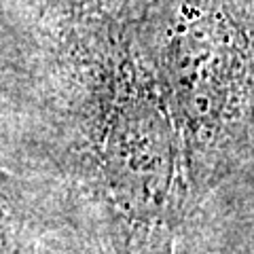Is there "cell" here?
<instances>
[{
  "mask_svg": "<svg viewBox=\"0 0 254 254\" xmlns=\"http://www.w3.org/2000/svg\"><path fill=\"white\" fill-rule=\"evenodd\" d=\"M185 231H193L197 246H210L214 254H254V159L205 197Z\"/></svg>",
  "mask_w": 254,
  "mask_h": 254,
  "instance_id": "obj_3",
  "label": "cell"
},
{
  "mask_svg": "<svg viewBox=\"0 0 254 254\" xmlns=\"http://www.w3.org/2000/svg\"><path fill=\"white\" fill-rule=\"evenodd\" d=\"M36 225L21 185L0 170V254H34Z\"/></svg>",
  "mask_w": 254,
  "mask_h": 254,
  "instance_id": "obj_4",
  "label": "cell"
},
{
  "mask_svg": "<svg viewBox=\"0 0 254 254\" xmlns=\"http://www.w3.org/2000/svg\"><path fill=\"white\" fill-rule=\"evenodd\" d=\"M182 148L189 216L254 159V0H127Z\"/></svg>",
  "mask_w": 254,
  "mask_h": 254,
  "instance_id": "obj_2",
  "label": "cell"
},
{
  "mask_svg": "<svg viewBox=\"0 0 254 254\" xmlns=\"http://www.w3.org/2000/svg\"><path fill=\"white\" fill-rule=\"evenodd\" d=\"M142 254H176V244H159L155 248H148Z\"/></svg>",
  "mask_w": 254,
  "mask_h": 254,
  "instance_id": "obj_5",
  "label": "cell"
},
{
  "mask_svg": "<svg viewBox=\"0 0 254 254\" xmlns=\"http://www.w3.org/2000/svg\"><path fill=\"white\" fill-rule=\"evenodd\" d=\"M43 83L68 182L113 244H176L189 214L180 138L127 0H60Z\"/></svg>",
  "mask_w": 254,
  "mask_h": 254,
  "instance_id": "obj_1",
  "label": "cell"
}]
</instances>
